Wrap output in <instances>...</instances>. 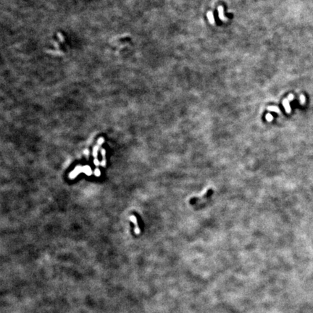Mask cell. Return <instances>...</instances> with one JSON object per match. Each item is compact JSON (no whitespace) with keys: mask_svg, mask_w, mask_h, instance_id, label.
<instances>
[{"mask_svg":"<svg viewBox=\"0 0 313 313\" xmlns=\"http://www.w3.org/2000/svg\"><path fill=\"white\" fill-rule=\"evenodd\" d=\"M103 142H104L103 138H100L99 140H98L97 145H96V147H94V149H93V156L95 158H97V153H98V151H99V147H100L101 144H102Z\"/></svg>","mask_w":313,"mask_h":313,"instance_id":"7a4b0ae2","label":"cell"},{"mask_svg":"<svg viewBox=\"0 0 313 313\" xmlns=\"http://www.w3.org/2000/svg\"><path fill=\"white\" fill-rule=\"evenodd\" d=\"M84 154H86V156H88V149H86L85 151H84Z\"/></svg>","mask_w":313,"mask_h":313,"instance_id":"9a60e30c","label":"cell"},{"mask_svg":"<svg viewBox=\"0 0 313 313\" xmlns=\"http://www.w3.org/2000/svg\"><path fill=\"white\" fill-rule=\"evenodd\" d=\"M207 19H208L209 22H210L212 25H214L215 23V20L214 15H213L212 11H209V12H207Z\"/></svg>","mask_w":313,"mask_h":313,"instance_id":"8992f818","label":"cell"},{"mask_svg":"<svg viewBox=\"0 0 313 313\" xmlns=\"http://www.w3.org/2000/svg\"><path fill=\"white\" fill-rule=\"evenodd\" d=\"M130 221L133 222V223L135 224V225H136V227H135V233H136V234H139L140 231H140V228H139V226H138V223H137L136 217L134 215H131L130 217Z\"/></svg>","mask_w":313,"mask_h":313,"instance_id":"277c9868","label":"cell"},{"mask_svg":"<svg viewBox=\"0 0 313 313\" xmlns=\"http://www.w3.org/2000/svg\"><path fill=\"white\" fill-rule=\"evenodd\" d=\"M300 102H301V105L304 104V102H305V97H304V95H301L300 96Z\"/></svg>","mask_w":313,"mask_h":313,"instance_id":"7c38bea8","label":"cell"},{"mask_svg":"<svg viewBox=\"0 0 313 313\" xmlns=\"http://www.w3.org/2000/svg\"><path fill=\"white\" fill-rule=\"evenodd\" d=\"M94 165H96V166H98V165H100V163H99V161H98V160L96 159V158H95V160H94Z\"/></svg>","mask_w":313,"mask_h":313,"instance_id":"4fadbf2b","label":"cell"},{"mask_svg":"<svg viewBox=\"0 0 313 313\" xmlns=\"http://www.w3.org/2000/svg\"><path fill=\"white\" fill-rule=\"evenodd\" d=\"M217 11H218V16L219 18L222 21H227L228 20V18L225 16L224 15V10H223V7L222 6H219L217 8Z\"/></svg>","mask_w":313,"mask_h":313,"instance_id":"3957f363","label":"cell"},{"mask_svg":"<svg viewBox=\"0 0 313 313\" xmlns=\"http://www.w3.org/2000/svg\"><path fill=\"white\" fill-rule=\"evenodd\" d=\"M265 118H266V120H268V121L270 122L273 120V116L271 114H270V113H268V114H267L266 115H265Z\"/></svg>","mask_w":313,"mask_h":313,"instance_id":"30bf717a","label":"cell"},{"mask_svg":"<svg viewBox=\"0 0 313 313\" xmlns=\"http://www.w3.org/2000/svg\"><path fill=\"white\" fill-rule=\"evenodd\" d=\"M288 99H289V101H292L293 99H294V95H293V94L289 95V97H288Z\"/></svg>","mask_w":313,"mask_h":313,"instance_id":"5bb4252c","label":"cell"},{"mask_svg":"<svg viewBox=\"0 0 313 313\" xmlns=\"http://www.w3.org/2000/svg\"><path fill=\"white\" fill-rule=\"evenodd\" d=\"M82 172H84V167L77 166L76 168H75V170H74L73 171L71 174H70L69 176L71 178H75L78 174H80Z\"/></svg>","mask_w":313,"mask_h":313,"instance_id":"6da1fadb","label":"cell"},{"mask_svg":"<svg viewBox=\"0 0 313 313\" xmlns=\"http://www.w3.org/2000/svg\"><path fill=\"white\" fill-rule=\"evenodd\" d=\"M84 172H85L86 175H91L92 174V170L89 166H84Z\"/></svg>","mask_w":313,"mask_h":313,"instance_id":"ba28073f","label":"cell"},{"mask_svg":"<svg viewBox=\"0 0 313 313\" xmlns=\"http://www.w3.org/2000/svg\"><path fill=\"white\" fill-rule=\"evenodd\" d=\"M94 175H96V176H97V177L100 176L101 172H100V170H99V168H96V169H95V170H94Z\"/></svg>","mask_w":313,"mask_h":313,"instance_id":"8fae6325","label":"cell"},{"mask_svg":"<svg viewBox=\"0 0 313 313\" xmlns=\"http://www.w3.org/2000/svg\"><path fill=\"white\" fill-rule=\"evenodd\" d=\"M268 110L270 111V112H275V113H280V110L278 107L276 106H270L268 107Z\"/></svg>","mask_w":313,"mask_h":313,"instance_id":"52a82bcc","label":"cell"},{"mask_svg":"<svg viewBox=\"0 0 313 313\" xmlns=\"http://www.w3.org/2000/svg\"><path fill=\"white\" fill-rule=\"evenodd\" d=\"M283 105L285 109H286V112L287 113H290L291 112V109L290 105H289V100L288 99H285L283 102Z\"/></svg>","mask_w":313,"mask_h":313,"instance_id":"5b68a950","label":"cell"},{"mask_svg":"<svg viewBox=\"0 0 313 313\" xmlns=\"http://www.w3.org/2000/svg\"><path fill=\"white\" fill-rule=\"evenodd\" d=\"M105 154H106V151H105V149H102V157H103V160H102L101 165L103 167L106 166V158H105Z\"/></svg>","mask_w":313,"mask_h":313,"instance_id":"9c48e42d","label":"cell"}]
</instances>
